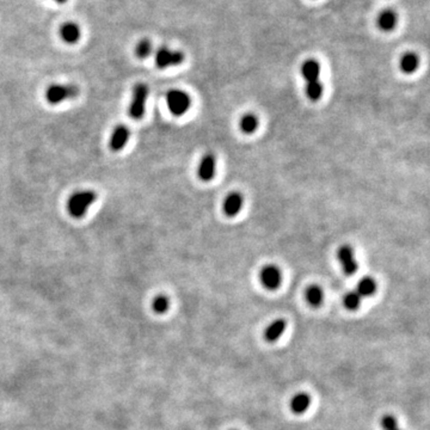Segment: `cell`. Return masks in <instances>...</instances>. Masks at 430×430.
Returning a JSON list of instances; mask_svg holds the SVG:
<instances>
[{
    "label": "cell",
    "mask_w": 430,
    "mask_h": 430,
    "mask_svg": "<svg viewBox=\"0 0 430 430\" xmlns=\"http://www.w3.org/2000/svg\"><path fill=\"white\" fill-rule=\"evenodd\" d=\"M301 73L305 80L307 81L306 93L311 100H318L321 97L322 85L319 77H320V64L315 60L305 61L301 67Z\"/></svg>",
    "instance_id": "cell-1"
},
{
    "label": "cell",
    "mask_w": 430,
    "mask_h": 430,
    "mask_svg": "<svg viewBox=\"0 0 430 430\" xmlns=\"http://www.w3.org/2000/svg\"><path fill=\"white\" fill-rule=\"evenodd\" d=\"M97 193L93 190L75 191L67 201V211L73 219H81L88 213L89 208L96 202Z\"/></svg>",
    "instance_id": "cell-2"
},
{
    "label": "cell",
    "mask_w": 430,
    "mask_h": 430,
    "mask_svg": "<svg viewBox=\"0 0 430 430\" xmlns=\"http://www.w3.org/2000/svg\"><path fill=\"white\" fill-rule=\"evenodd\" d=\"M79 89L74 84H52L47 88L45 98L52 105H56L64 100L77 98Z\"/></svg>",
    "instance_id": "cell-3"
},
{
    "label": "cell",
    "mask_w": 430,
    "mask_h": 430,
    "mask_svg": "<svg viewBox=\"0 0 430 430\" xmlns=\"http://www.w3.org/2000/svg\"><path fill=\"white\" fill-rule=\"evenodd\" d=\"M148 93V86L146 84H142V82H139V84H136L134 88H133L132 100L131 104H129V116L132 118L140 120V118L145 115Z\"/></svg>",
    "instance_id": "cell-4"
},
{
    "label": "cell",
    "mask_w": 430,
    "mask_h": 430,
    "mask_svg": "<svg viewBox=\"0 0 430 430\" xmlns=\"http://www.w3.org/2000/svg\"><path fill=\"white\" fill-rule=\"evenodd\" d=\"M190 97L182 90H171L166 95V104L168 110L175 116H182L190 107Z\"/></svg>",
    "instance_id": "cell-5"
},
{
    "label": "cell",
    "mask_w": 430,
    "mask_h": 430,
    "mask_svg": "<svg viewBox=\"0 0 430 430\" xmlns=\"http://www.w3.org/2000/svg\"><path fill=\"white\" fill-rule=\"evenodd\" d=\"M184 61V54L177 50H171L166 47H161L156 54V63L159 68L177 66Z\"/></svg>",
    "instance_id": "cell-6"
},
{
    "label": "cell",
    "mask_w": 430,
    "mask_h": 430,
    "mask_svg": "<svg viewBox=\"0 0 430 430\" xmlns=\"http://www.w3.org/2000/svg\"><path fill=\"white\" fill-rule=\"evenodd\" d=\"M261 281L265 288L269 290L277 289L282 281L281 271L275 265H267L261 271Z\"/></svg>",
    "instance_id": "cell-7"
},
{
    "label": "cell",
    "mask_w": 430,
    "mask_h": 430,
    "mask_svg": "<svg viewBox=\"0 0 430 430\" xmlns=\"http://www.w3.org/2000/svg\"><path fill=\"white\" fill-rule=\"evenodd\" d=\"M129 136H131V132L127 125L124 124H118L114 128L113 133H111L109 146L111 150L114 152H118V150L123 149L124 146L127 145Z\"/></svg>",
    "instance_id": "cell-8"
},
{
    "label": "cell",
    "mask_w": 430,
    "mask_h": 430,
    "mask_svg": "<svg viewBox=\"0 0 430 430\" xmlns=\"http://www.w3.org/2000/svg\"><path fill=\"white\" fill-rule=\"evenodd\" d=\"M338 261L347 275H353L357 271V262L355 260L354 252L349 245L340 246L338 250Z\"/></svg>",
    "instance_id": "cell-9"
},
{
    "label": "cell",
    "mask_w": 430,
    "mask_h": 430,
    "mask_svg": "<svg viewBox=\"0 0 430 430\" xmlns=\"http://www.w3.org/2000/svg\"><path fill=\"white\" fill-rule=\"evenodd\" d=\"M215 167H217V160L213 154H206L200 161L197 175L203 182H208L213 179L215 176Z\"/></svg>",
    "instance_id": "cell-10"
},
{
    "label": "cell",
    "mask_w": 430,
    "mask_h": 430,
    "mask_svg": "<svg viewBox=\"0 0 430 430\" xmlns=\"http://www.w3.org/2000/svg\"><path fill=\"white\" fill-rule=\"evenodd\" d=\"M243 196L239 192H231L224 202V211L227 217H235L243 207Z\"/></svg>",
    "instance_id": "cell-11"
},
{
    "label": "cell",
    "mask_w": 430,
    "mask_h": 430,
    "mask_svg": "<svg viewBox=\"0 0 430 430\" xmlns=\"http://www.w3.org/2000/svg\"><path fill=\"white\" fill-rule=\"evenodd\" d=\"M60 36L63 39V42L68 43V45H74L80 38V28L73 22H68L60 28Z\"/></svg>",
    "instance_id": "cell-12"
},
{
    "label": "cell",
    "mask_w": 430,
    "mask_h": 430,
    "mask_svg": "<svg viewBox=\"0 0 430 430\" xmlns=\"http://www.w3.org/2000/svg\"><path fill=\"white\" fill-rule=\"evenodd\" d=\"M286 328L287 322L285 319H276V320L272 321L271 324L265 329L264 338L267 339L268 342H275V340H277L280 337L282 336Z\"/></svg>",
    "instance_id": "cell-13"
},
{
    "label": "cell",
    "mask_w": 430,
    "mask_h": 430,
    "mask_svg": "<svg viewBox=\"0 0 430 430\" xmlns=\"http://www.w3.org/2000/svg\"><path fill=\"white\" fill-rule=\"evenodd\" d=\"M310 404L311 398L307 393H297L293 397L292 401H290V408H292L294 414L301 415L310 407Z\"/></svg>",
    "instance_id": "cell-14"
},
{
    "label": "cell",
    "mask_w": 430,
    "mask_h": 430,
    "mask_svg": "<svg viewBox=\"0 0 430 430\" xmlns=\"http://www.w3.org/2000/svg\"><path fill=\"white\" fill-rule=\"evenodd\" d=\"M378 24L381 30L391 31L397 24V14L391 10H386L380 13L378 18Z\"/></svg>",
    "instance_id": "cell-15"
},
{
    "label": "cell",
    "mask_w": 430,
    "mask_h": 430,
    "mask_svg": "<svg viewBox=\"0 0 430 430\" xmlns=\"http://www.w3.org/2000/svg\"><path fill=\"white\" fill-rule=\"evenodd\" d=\"M419 63L418 56L414 53H406L401 56L399 67L404 73H412L417 70Z\"/></svg>",
    "instance_id": "cell-16"
},
{
    "label": "cell",
    "mask_w": 430,
    "mask_h": 430,
    "mask_svg": "<svg viewBox=\"0 0 430 430\" xmlns=\"http://www.w3.org/2000/svg\"><path fill=\"white\" fill-rule=\"evenodd\" d=\"M376 292V282L372 277H363L358 282L356 293L361 297L372 296Z\"/></svg>",
    "instance_id": "cell-17"
},
{
    "label": "cell",
    "mask_w": 430,
    "mask_h": 430,
    "mask_svg": "<svg viewBox=\"0 0 430 430\" xmlns=\"http://www.w3.org/2000/svg\"><path fill=\"white\" fill-rule=\"evenodd\" d=\"M305 296H306L307 303L314 307H318L319 305H321L322 300H324V294H322V290L318 286L308 287L306 292H305Z\"/></svg>",
    "instance_id": "cell-18"
},
{
    "label": "cell",
    "mask_w": 430,
    "mask_h": 430,
    "mask_svg": "<svg viewBox=\"0 0 430 430\" xmlns=\"http://www.w3.org/2000/svg\"><path fill=\"white\" fill-rule=\"evenodd\" d=\"M240 128L246 134H251L258 128V120L253 114H246L240 120Z\"/></svg>",
    "instance_id": "cell-19"
},
{
    "label": "cell",
    "mask_w": 430,
    "mask_h": 430,
    "mask_svg": "<svg viewBox=\"0 0 430 430\" xmlns=\"http://www.w3.org/2000/svg\"><path fill=\"white\" fill-rule=\"evenodd\" d=\"M170 307V300L165 295H157L152 301V310L158 314H163Z\"/></svg>",
    "instance_id": "cell-20"
},
{
    "label": "cell",
    "mask_w": 430,
    "mask_h": 430,
    "mask_svg": "<svg viewBox=\"0 0 430 430\" xmlns=\"http://www.w3.org/2000/svg\"><path fill=\"white\" fill-rule=\"evenodd\" d=\"M343 304L346 308L350 311H355L360 307L361 305V296L356 292H349L347 293L343 297Z\"/></svg>",
    "instance_id": "cell-21"
},
{
    "label": "cell",
    "mask_w": 430,
    "mask_h": 430,
    "mask_svg": "<svg viewBox=\"0 0 430 430\" xmlns=\"http://www.w3.org/2000/svg\"><path fill=\"white\" fill-rule=\"evenodd\" d=\"M152 53V43L148 39H141L135 48V54L139 59H146Z\"/></svg>",
    "instance_id": "cell-22"
},
{
    "label": "cell",
    "mask_w": 430,
    "mask_h": 430,
    "mask_svg": "<svg viewBox=\"0 0 430 430\" xmlns=\"http://www.w3.org/2000/svg\"><path fill=\"white\" fill-rule=\"evenodd\" d=\"M381 428L383 430H393L398 428V422H397V418L394 417L392 415H386L383 416L381 418Z\"/></svg>",
    "instance_id": "cell-23"
},
{
    "label": "cell",
    "mask_w": 430,
    "mask_h": 430,
    "mask_svg": "<svg viewBox=\"0 0 430 430\" xmlns=\"http://www.w3.org/2000/svg\"><path fill=\"white\" fill-rule=\"evenodd\" d=\"M54 2L57 3V4H64V3H67L68 0H54Z\"/></svg>",
    "instance_id": "cell-24"
},
{
    "label": "cell",
    "mask_w": 430,
    "mask_h": 430,
    "mask_svg": "<svg viewBox=\"0 0 430 430\" xmlns=\"http://www.w3.org/2000/svg\"><path fill=\"white\" fill-rule=\"evenodd\" d=\"M393 430H400L399 428H396V429H393Z\"/></svg>",
    "instance_id": "cell-25"
}]
</instances>
